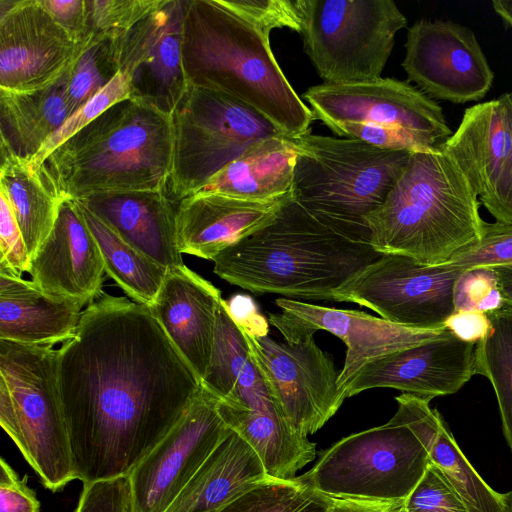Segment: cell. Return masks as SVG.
I'll use <instances>...</instances> for the list:
<instances>
[{
	"instance_id": "cell-50",
	"label": "cell",
	"mask_w": 512,
	"mask_h": 512,
	"mask_svg": "<svg viewBox=\"0 0 512 512\" xmlns=\"http://www.w3.org/2000/svg\"><path fill=\"white\" fill-rule=\"evenodd\" d=\"M500 98L503 100L505 104L510 126L512 129V94L504 93L500 96ZM500 222H512V178Z\"/></svg>"
},
{
	"instance_id": "cell-28",
	"label": "cell",
	"mask_w": 512,
	"mask_h": 512,
	"mask_svg": "<svg viewBox=\"0 0 512 512\" xmlns=\"http://www.w3.org/2000/svg\"><path fill=\"white\" fill-rule=\"evenodd\" d=\"M270 478L251 446L232 431L212 452L165 512H219Z\"/></svg>"
},
{
	"instance_id": "cell-37",
	"label": "cell",
	"mask_w": 512,
	"mask_h": 512,
	"mask_svg": "<svg viewBox=\"0 0 512 512\" xmlns=\"http://www.w3.org/2000/svg\"><path fill=\"white\" fill-rule=\"evenodd\" d=\"M160 0H92L89 1L91 33L113 39L133 28L159 4Z\"/></svg>"
},
{
	"instance_id": "cell-11",
	"label": "cell",
	"mask_w": 512,
	"mask_h": 512,
	"mask_svg": "<svg viewBox=\"0 0 512 512\" xmlns=\"http://www.w3.org/2000/svg\"><path fill=\"white\" fill-rule=\"evenodd\" d=\"M463 270L382 256L335 290L333 301L369 308L392 323L422 330L445 328L454 313L453 290Z\"/></svg>"
},
{
	"instance_id": "cell-19",
	"label": "cell",
	"mask_w": 512,
	"mask_h": 512,
	"mask_svg": "<svg viewBox=\"0 0 512 512\" xmlns=\"http://www.w3.org/2000/svg\"><path fill=\"white\" fill-rule=\"evenodd\" d=\"M474 352V344L450 332L376 357L353 376L344 397L372 388H392L429 399L454 394L475 375Z\"/></svg>"
},
{
	"instance_id": "cell-36",
	"label": "cell",
	"mask_w": 512,
	"mask_h": 512,
	"mask_svg": "<svg viewBox=\"0 0 512 512\" xmlns=\"http://www.w3.org/2000/svg\"><path fill=\"white\" fill-rule=\"evenodd\" d=\"M447 263L463 271L512 266V222L484 221L478 241L457 252Z\"/></svg>"
},
{
	"instance_id": "cell-3",
	"label": "cell",
	"mask_w": 512,
	"mask_h": 512,
	"mask_svg": "<svg viewBox=\"0 0 512 512\" xmlns=\"http://www.w3.org/2000/svg\"><path fill=\"white\" fill-rule=\"evenodd\" d=\"M269 36L220 0H185L182 59L190 85L249 106L290 137L315 119L274 57Z\"/></svg>"
},
{
	"instance_id": "cell-14",
	"label": "cell",
	"mask_w": 512,
	"mask_h": 512,
	"mask_svg": "<svg viewBox=\"0 0 512 512\" xmlns=\"http://www.w3.org/2000/svg\"><path fill=\"white\" fill-rule=\"evenodd\" d=\"M94 38L75 37L41 0H0V90L28 92L58 83Z\"/></svg>"
},
{
	"instance_id": "cell-29",
	"label": "cell",
	"mask_w": 512,
	"mask_h": 512,
	"mask_svg": "<svg viewBox=\"0 0 512 512\" xmlns=\"http://www.w3.org/2000/svg\"><path fill=\"white\" fill-rule=\"evenodd\" d=\"M0 194L12 209L31 259L52 232L66 198L44 164L34 166L4 146Z\"/></svg>"
},
{
	"instance_id": "cell-24",
	"label": "cell",
	"mask_w": 512,
	"mask_h": 512,
	"mask_svg": "<svg viewBox=\"0 0 512 512\" xmlns=\"http://www.w3.org/2000/svg\"><path fill=\"white\" fill-rule=\"evenodd\" d=\"M80 202L127 243L165 269L184 265L176 240L177 202L170 194H124Z\"/></svg>"
},
{
	"instance_id": "cell-52",
	"label": "cell",
	"mask_w": 512,
	"mask_h": 512,
	"mask_svg": "<svg viewBox=\"0 0 512 512\" xmlns=\"http://www.w3.org/2000/svg\"><path fill=\"white\" fill-rule=\"evenodd\" d=\"M504 502V512H512V491L502 494Z\"/></svg>"
},
{
	"instance_id": "cell-15",
	"label": "cell",
	"mask_w": 512,
	"mask_h": 512,
	"mask_svg": "<svg viewBox=\"0 0 512 512\" xmlns=\"http://www.w3.org/2000/svg\"><path fill=\"white\" fill-rule=\"evenodd\" d=\"M218 401L201 385L180 422L126 477L131 512H165L232 432L218 412Z\"/></svg>"
},
{
	"instance_id": "cell-22",
	"label": "cell",
	"mask_w": 512,
	"mask_h": 512,
	"mask_svg": "<svg viewBox=\"0 0 512 512\" xmlns=\"http://www.w3.org/2000/svg\"><path fill=\"white\" fill-rule=\"evenodd\" d=\"M222 299L218 288L184 264L167 271L148 306L201 382L209 367Z\"/></svg>"
},
{
	"instance_id": "cell-25",
	"label": "cell",
	"mask_w": 512,
	"mask_h": 512,
	"mask_svg": "<svg viewBox=\"0 0 512 512\" xmlns=\"http://www.w3.org/2000/svg\"><path fill=\"white\" fill-rule=\"evenodd\" d=\"M395 400V416L425 446L433 464L460 496L468 512H504L502 494L494 491L476 472L445 426L431 399L402 393Z\"/></svg>"
},
{
	"instance_id": "cell-33",
	"label": "cell",
	"mask_w": 512,
	"mask_h": 512,
	"mask_svg": "<svg viewBox=\"0 0 512 512\" xmlns=\"http://www.w3.org/2000/svg\"><path fill=\"white\" fill-rule=\"evenodd\" d=\"M334 500L315 491L299 477L291 480L267 478L219 512H329Z\"/></svg>"
},
{
	"instance_id": "cell-40",
	"label": "cell",
	"mask_w": 512,
	"mask_h": 512,
	"mask_svg": "<svg viewBox=\"0 0 512 512\" xmlns=\"http://www.w3.org/2000/svg\"><path fill=\"white\" fill-rule=\"evenodd\" d=\"M397 506L405 512H468L460 496L431 463L408 497Z\"/></svg>"
},
{
	"instance_id": "cell-12",
	"label": "cell",
	"mask_w": 512,
	"mask_h": 512,
	"mask_svg": "<svg viewBox=\"0 0 512 512\" xmlns=\"http://www.w3.org/2000/svg\"><path fill=\"white\" fill-rule=\"evenodd\" d=\"M315 119L327 127L345 122L403 130L425 149H438L453 134L441 106L408 82H367L310 87L303 95Z\"/></svg>"
},
{
	"instance_id": "cell-51",
	"label": "cell",
	"mask_w": 512,
	"mask_h": 512,
	"mask_svg": "<svg viewBox=\"0 0 512 512\" xmlns=\"http://www.w3.org/2000/svg\"><path fill=\"white\" fill-rule=\"evenodd\" d=\"M492 6L501 19L512 28V0H495Z\"/></svg>"
},
{
	"instance_id": "cell-55",
	"label": "cell",
	"mask_w": 512,
	"mask_h": 512,
	"mask_svg": "<svg viewBox=\"0 0 512 512\" xmlns=\"http://www.w3.org/2000/svg\"><path fill=\"white\" fill-rule=\"evenodd\" d=\"M75 512V511H74Z\"/></svg>"
},
{
	"instance_id": "cell-10",
	"label": "cell",
	"mask_w": 512,
	"mask_h": 512,
	"mask_svg": "<svg viewBox=\"0 0 512 512\" xmlns=\"http://www.w3.org/2000/svg\"><path fill=\"white\" fill-rule=\"evenodd\" d=\"M171 117L170 195L176 202L190 196L255 142L284 135L231 96L190 84Z\"/></svg>"
},
{
	"instance_id": "cell-2",
	"label": "cell",
	"mask_w": 512,
	"mask_h": 512,
	"mask_svg": "<svg viewBox=\"0 0 512 512\" xmlns=\"http://www.w3.org/2000/svg\"><path fill=\"white\" fill-rule=\"evenodd\" d=\"M382 256L334 231L290 196L276 218L213 258L221 279L257 294L333 301V294Z\"/></svg>"
},
{
	"instance_id": "cell-44",
	"label": "cell",
	"mask_w": 512,
	"mask_h": 512,
	"mask_svg": "<svg viewBox=\"0 0 512 512\" xmlns=\"http://www.w3.org/2000/svg\"><path fill=\"white\" fill-rule=\"evenodd\" d=\"M0 512H40V502L4 458L0 460Z\"/></svg>"
},
{
	"instance_id": "cell-8",
	"label": "cell",
	"mask_w": 512,
	"mask_h": 512,
	"mask_svg": "<svg viewBox=\"0 0 512 512\" xmlns=\"http://www.w3.org/2000/svg\"><path fill=\"white\" fill-rule=\"evenodd\" d=\"M429 454L395 415L385 424L342 438L299 476L333 499L401 504L423 477Z\"/></svg>"
},
{
	"instance_id": "cell-34",
	"label": "cell",
	"mask_w": 512,
	"mask_h": 512,
	"mask_svg": "<svg viewBox=\"0 0 512 512\" xmlns=\"http://www.w3.org/2000/svg\"><path fill=\"white\" fill-rule=\"evenodd\" d=\"M129 98H131L130 76L127 72L119 69L103 88L78 108L62 126L43 143L38 152L29 158L30 162L34 166L42 165L65 141L93 122L111 106Z\"/></svg>"
},
{
	"instance_id": "cell-46",
	"label": "cell",
	"mask_w": 512,
	"mask_h": 512,
	"mask_svg": "<svg viewBox=\"0 0 512 512\" xmlns=\"http://www.w3.org/2000/svg\"><path fill=\"white\" fill-rule=\"evenodd\" d=\"M225 303L229 315L241 330L255 338L268 336V321L249 295L235 294Z\"/></svg>"
},
{
	"instance_id": "cell-49",
	"label": "cell",
	"mask_w": 512,
	"mask_h": 512,
	"mask_svg": "<svg viewBox=\"0 0 512 512\" xmlns=\"http://www.w3.org/2000/svg\"><path fill=\"white\" fill-rule=\"evenodd\" d=\"M504 300V306L512 309V266L494 267Z\"/></svg>"
},
{
	"instance_id": "cell-43",
	"label": "cell",
	"mask_w": 512,
	"mask_h": 512,
	"mask_svg": "<svg viewBox=\"0 0 512 512\" xmlns=\"http://www.w3.org/2000/svg\"><path fill=\"white\" fill-rule=\"evenodd\" d=\"M75 512H131L127 478L83 485Z\"/></svg>"
},
{
	"instance_id": "cell-48",
	"label": "cell",
	"mask_w": 512,
	"mask_h": 512,
	"mask_svg": "<svg viewBox=\"0 0 512 512\" xmlns=\"http://www.w3.org/2000/svg\"><path fill=\"white\" fill-rule=\"evenodd\" d=\"M387 507L380 503L335 499L329 512H386Z\"/></svg>"
},
{
	"instance_id": "cell-42",
	"label": "cell",
	"mask_w": 512,
	"mask_h": 512,
	"mask_svg": "<svg viewBox=\"0 0 512 512\" xmlns=\"http://www.w3.org/2000/svg\"><path fill=\"white\" fill-rule=\"evenodd\" d=\"M0 272L22 277L29 271L28 255L21 231L7 199L0 194Z\"/></svg>"
},
{
	"instance_id": "cell-39",
	"label": "cell",
	"mask_w": 512,
	"mask_h": 512,
	"mask_svg": "<svg viewBox=\"0 0 512 512\" xmlns=\"http://www.w3.org/2000/svg\"><path fill=\"white\" fill-rule=\"evenodd\" d=\"M257 28L270 35L276 28H289L300 33L302 13L298 0H220Z\"/></svg>"
},
{
	"instance_id": "cell-31",
	"label": "cell",
	"mask_w": 512,
	"mask_h": 512,
	"mask_svg": "<svg viewBox=\"0 0 512 512\" xmlns=\"http://www.w3.org/2000/svg\"><path fill=\"white\" fill-rule=\"evenodd\" d=\"M77 203L98 245L105 272L133 301L149 306L168 270L122 239L86 204Z\"/></svg>"
},
{
	"instance_id": "cell-9",
	"label": "cell",
	"mask_w": 512,
	"mask_h": 512,
	"mask_svg": "<svg viewBox=\"0 0 512 512\" xmlns=\"http://www.w3.org/2000/svg\"><path fill=\"white\" fill-rule=\"evenodd\" d=\"M303 48L330 84L381 78L407 19L392 0H298Z\"/></svg>"
},
{
	"instance_id": "cell-35",
	"label": "cell",
	"mask_w": 512,
	"mask_h": 512,
	"mask_svg": "<svg viewBox=\"0 0 512 512\" xmlns=\"http://www.w3.org/2000/svg\"><path fill=\"white\" fill-rule=\"evenodd\" d=\"M117 72L109 40L95 35L67 79V97L73 113L92 98Z\"/></svg>"
},
{
	"instance_id": "cell-7",
	"label": "cell",
	"mask_w": 512,
	"mask_h": 512,
	"mask_svg": "<svg viewBox=\"0 0 512 512\" xmlns=\"http://www.w3.org/2000/svg\"><path fill=\"white\" fill-rule=\"evenodd\" d=\"M58 350L0 340V424L45 488L77 479L60 399Z\"/></svg>"
},
{
	"instance_id": "cell-53",
	"label": "cell",
	"mask_w": 512,
	"mask_h": 512,
	"mask_svg": "<svg viewBox=\"0 0 512 512\" xmlns=\"http://www.w3.org/2000/svg\"><path fill=\"white\" fill-rule=\"evenodd\" d=\"M386 512H405L404 510H402L400 507H398L397 505H394V506H388L387 507V511Z\"/></svg>"
},
{
	"instance_id": "cell-4",
	"label": "cell",
	"mask_w": 512,
	"mask_h": 512,
	"mask_svg": "<svg viewBox=\"0 0 512 512\" xmlns=\"http://www.w3.org/2000/svg\"><path fill=\"white\" fill-rule=\"evenodd\" d=\"M172 117L143 101L117 102L43 163L66 199L168 193Z\"/></svg>"
},
{
	"instance_id": "cell-6",
	"label": "cell",
	"mask_w": 512,
	"mask_h": 512,
	"mask_svg": "<svg viewBox=\"0 0 512 512\" xmlns=\"http://www.w3.org/2000/svg\"><path fill=\"white\" fill-rule=\"evenodd\" d=\"M296 140L292 199L339 234L370 244L366 218L383 204L412 152L310 133Z\"/></svg>"
},
{
	"instance_id": "cell-20",
	"label": "cell",
	"mask_w": 512,
	"mask_h": 512,
	"mask_svg": "<svg viewBox=\"0 0 512 512\" xmlns=\"http://www.w3.org/2000/svg\"><path fill=\"white\" fill-rule=\"evenodd\" d=\"M459 167L481 204L500 221L512 178V129L499 97L465 109L440 148Z\"/></svg>"
},
{
	"instance_id": "cell-26",
	"label": "cell",
	"mask_w": 512,
	"mask_h": 512,
	"mask_svg": "<svg viewBox=\"0 0 512 512\" xmlns=\"http://www.w3.org/2000/svg\"><path fill=\"white\" fill-rule=\"evenodd\" d=\"M83 307L45 294L31 280L0 272V340L54 347L74 336Z\"/></svg>"
},
{
	"instance_id": "cell-17",
	"label": "cell",
	"mask_w": 512,
	"mask_h": 512,
	"mask_svg": "<svg viewBox=\"0 0 512 512\" xmlns=\"http://www.w3.org/2000/svg\"><path fill=\"white\" fill-rule=\"evenodd\" d=\"M402 62L409 81L431 99L454 104L479 101L494 73L474 34L449 20H420L407 32Z\"/></svg>"
},
{
	"instance_id": "cell-23",
	"label": "cell",
	"mask_w": 512,
	"mask_h": 512,
	"mask_svg": "<svg viewBox=\"0 0 512 512\" xmlns=\"http://www.w3.org/2000/svg\"><path fill=\"white\" fill-rule=\"evenodd\" d=\"M253 201L215 193L177 202L176 240L180 253L207 260L270 224L289 199Z\"/></svg>"
},
{
	"instance_id": "cell-30",
	"label": "cell",
	"mask_w": 512,
	"mask_h": 512,
	"mask_svg": "<svg viewBox=\"0 0 512 512\" xmlns=\"http://www.w3.org/2000/svg\"><path fill=\"white\" fill-rule=\"evenodd\" d=\"M68 75L36 91L0 90L1 146L25 158L38 152L73 114L67 97Z\"/></svg>"
},
{
	"instance_id": "cell-1",
	"label": "cell",
	"mask_w": 512,
	"mask_h": 512,
	"mask_svg": "<svg viewBox=\"0 0 512 512\" xmlns=\"http://www.w3.org/2000/svg\"><path fill=\"white\" fill-rule=\"evenodd\" d=\"M57 350L58 389L83 485L127 477L201 389L149 307L104 291Z\"/></svg>"
},
{
	"instance_id": "cell-41",
	"label": "cell",
	"mask_w": 512,
	"mask_h": 512,
	"mask_svg": "<svg viewBox=\"0 0 512 512\" xmlns=\"http://www.w3.org/2000/svg\"><path fill=\"white\" fill-rule=\"evenodd\" d=\"M329 129L342 138L360 140L383 150L409 152L429 150L422 147L413 136L397 128L345 122L332 125Z\"/></svg>"
},
{
	"instance_id": "cell-16",
	"label": "cell",
	"mask_w": 512,
	"mask_h": 512,
	"mask_svg": "<svg viewBox=\"0 0 512 512\" xmlns=\"http://www.w3.org/2000/svg\"><path fill=\"white\" fill-rule=\"evenodd\" d=\"M185 0H160L125 33L109 40L116 70L128 73L131 98L172 116L189 82L182 59Z\"/></svg>"
},
{
	"instance_id": "cell-18",
	"label": "cell",
	"mask_w": 512,
	"mask_h": 512,
	"mask_svg": "<svg viewBox=\"0 0 512 512\" xmlns=\"http://www.w3.org/2000/svg\"><path fill=\"white\" fill-rule=\"evenodd\" d=\"M275 304L279 312L269 313V323L285 340L324 330L344 342L346 356L338 378L343 400L348 383L368 361L450 333L446 327L438 330L409 328L362 311L324 307L284 297L277 298Z\"/></svg>"
},
{
	"instance_id": "cell-13",
	"label": "cell",
	"mask_w": 512,
	"mask_h": 512,
	"mask_svg": "<svg viewBox=\"0 0 512 512\" xmlns=\"http://www.w3.org/2000/svg\"><path fill=\"white\" fill-rule=\"evenodd\" d=\"M250 353L290 424L302 435L314 434L338 411L343 399L339 373L314 334L278 342L242 330Z\"/></svg>"
},
{
	"instance_id": "cell-47",
	"label": "cell",
	"mask_w": 512,
	"mask_h": 512,
	"mask_svg": "<svg viewBox=\"0 0 512 512\" xmlns=\"http://www.w3.org/2000/svg\"><path fill=\"white\" fill-rule=\"evenodd\" d=\"M444 326L458 339L476 345L489 334L491 321L487 313L454 311Z\"/></svg>"
},
{
	"instance_id": "cell-5",
	"label": "cell",
	"mask_w": 512,
	"mask_h": 512,
	"mask_svg": "<svg viewBox=\"0 0 512 512\" xmlns=\"http://www.w3.org/2000/svg\"><path fill=\"white\" fill-rule=\"evenodd\" d=\"M366 222L377 252L440 265L478 241L484 220L477 194L438 148L411 153L402 175Z\"/></svg>"
},
{
	"instance_id": "cell-27",
	"label": "cell",
	"mask_w": 512,
	"mask_h": 512,
	"mask_svg": "<svg viewBox=\"0 0 512 512\" xmlns=\"http://www.w3.org/2000/svg\"><path fill=\"white\" fill-rule=\"evenodd\" d=\"M298 153L296 137L278 135L259 140L191 195L215 193L253 201L287 197L292 191Z\"/></svg>"
},
{
	"instance_id": "cell-21",
	"label": "cell",
	"mask_w": 512,
	"mask_h": 512,
	"mask_svg": "<svg viewBox=\"0 0 512 512\" xmlns=\"http://www.w3.org/2000/svg\"><path fill=\"white\" fill-rule=\"evenodd\" d=\"M104 264L78 203L66 199L56 224L30 259L31 281L56 299L89 305L102 291Z\"/></svg>"
},
{
	"instance_id": "cell-32",
	"label": "cell",
	"mask_w": 512,
	"mask_h": 512,
	"mask_svg": "<svg viewBox=\"0 0 512 512\" xmlns=\"http://www.w3.org/2000/svg\"><path fill=\"white\" fill-rule=\"evenodd\" d=\"M491 330L475 345V374L490 380L500 410L504 436L512 451V309L487 313Z\"/></svg>"
},
{
	"instance_id": "cell-38",
	"label": "cell",
	"mask_w": 512,
	"mask_h": 512,
	"mask_svg": "<svg viewBox=\"0 0 512 512\" xmlns=\"http://www.w3.org/2000/svg\"><path fill=\"white\" fill-rule=\"evenodd\" d=\"M455 311L491 313L504 306L499 279L493 268L464 270L453 290Z\"/></svg>"
},
{
	"instance_id": "cell-54",
	"label": "cell",
	"mask_w": 512,
	"mask_h": 512,
	"mask_svg": "<svg viewBox=\"0 0 512 512\" xmlns=\"http://www.w3.org/2000/svg\"><path fill=\"white\" fill-rule=\"evenodd\" d=\"M511 94H512V92H511Z\"/></svg>"
},
{
	"instance_id": "cell-45",
	"label": "cell",
	"mask_w": 512,
	"mask_h": 512,
	"mask_svg": "<svg viewBox=\"0 0 512 512\" xmlns=\"http://www.w3.org/2000/svg\"><path fill=\"white\" fill-rule=\"evenodd\" d=\"M50 15L79 39L93 35L89 26L88 0H41Z\"/></svg>"
}]
</instances>
